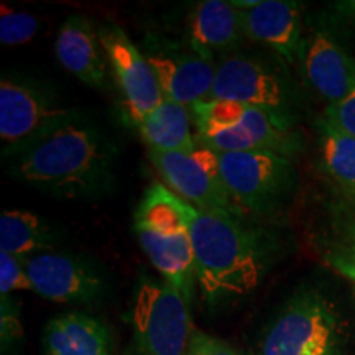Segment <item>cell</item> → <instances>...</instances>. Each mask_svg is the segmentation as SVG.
Here are the masks:
<instances>
[{
	"mask_svg": "<svg viewBox=\"0 0 355 355\" xmlns=\"http://www.w3.org/2000/svg\"><path fill=\"white\" fill-rule=\"evenodd\" d=\"M13 180L53 198L94 201L117 181L119 150L96 121L73 109L42 133L2 152Z\"/></svg>",
	"mask_w": 355,
	"mask_h": 355,
	"instance_id": "1",
	"label": "cell"
},
{
	"mask_svg": "<svg viewBox=\"0 0 355 355\" xmlns=\"http://www.w3.org/2000/svg\"><path fill=\"white\" fill-rule=\"evenodd\" d=\"M186 212L204 303L219 309L252 295L278 259L277 237L242 219L207 214L191 204Z\"/></svg>",
	"mask_w": 355,
	"mask_h": 355,
	"instance_id": "2",
	"label": "cell"
},
{
	"mask_svg": "<svg viewBox=\"0 0 355 355\" xmlns=\"http://www.w3.org/2000/svg\"><path fill=\"white\" fill-rule=\"evenodd\" d=\"M186 207L188 202L165 184L153 183L137 207L133 230L141 250L162 275V279L193 304L198 282Z\"/></svg>",
	"mask_w": 355,
	"mask_h": 355,
	"instance_id": "3",
	"label": "cell"
},
{
	"mask_svg": "<svg viewBox=\"0 0 355 355\" xmlns=\"http://www.w3.org/2000/svg\"><path fill=\"white\" fill-rule=\"evenodd\" d=\"M345 324L337 306L316 290L300 291L266 329L259 355H340Z\"/></svg>",
	"mask_w": 355,
	"mask_h": 355,
	"instance_id": "4",
	"label": "cell"
},
{
	"mask_svg": "<svg viewBox=\"0 0 355 355\" xmlns=\"http://www.w3.org/2000/svg\"><path fill=\"white\" fill-rule=\"evenodd\" d=\"M130 322L135 355H189L194 334L191 304L165 279H141Z\"/></svg>",
	"mask_w": 355,
	"mask_h": 355,
	"instance_id": "5",
	"label": "cell"
},
{
	"mask_svg": "<svg viewBox=\"0 0 355 355\" xmlns=\"http://www.w3.org/2000/svg\"><path fill=\"white\" fill-rule=\"evenodd\" d=\"M219 158L225 189L245 214L272 216L296 189L291 158L273 152L219 153Z\"/></svg>",
	"mask_w": 355,
	"mask_h": 355,
	"instance_id": "6",
	"label": "cell"
},
{
	"mask_svg": "<svg viewBox=\"0 0 355 355\" xmlns=\"http://www.w3.org/2000/svg\"><path fill=\"white\" fill-rule=\"evenodd\" d=\"M155 170L178 198L207 214L242 219L245 216L230 198L220 175L219 153L198 145L193 153L150 152Z\"/></svg>",
	"mask_w": 355,
	"mask_h": 355,
	"instance_id": "7",
	"label": "cell"
},
{
	"mask_svg": "<svg viewBox=\"0 0 355 355\" xmlns=\"http://www.w3.org/2000/svg\"><path fill=\"white\" fill-rule=\"evenodd\" d=\"M140 50L157 76L163 99L186 107L209 99L217 69L214 60L158 35H148Z\"/></svg>",
	"mask_w": 355,
	"mask_h": 355,
	"instance_id": "8",
	"label": "cell"
},
{
	"mask_svg": "<svg viewBox=\"0 0 355 355\" xmlns=\"http://www.w3.org/2000/svg\"><path fill=\"white\" fill-rule=\"evenodd\" d=\"M21 261L33 293L53 303L94 304L109 290L104 270L84 257L44 252Z\"/></svg>",
	"mask_w": 355,
	"mask_h": 355,
	"instance_id": "9",
	"label": "cell"
},
{
	"mask_svg": "<svg viewBox=\"0 0 355 355\" xmlns=\"http://www.w3.org/2000/svg\"><path fill=\"white\" fill-rule=\"evenodd\" d=\"M50 87L3 74L0 81V140L13 148L71 112Z\"/></svg>",
	"mask_w": 355,
	"mask_h": 355,
	"instance_id": "10",
	"label": "cell"
},
{
	"mask_svg": "<svg viewBox=\"0 0 355 355\" xmlns=\"http://www.w3.org/2000/svg\"><path fill=\"white\" fill-rule=\"evenodd\" d=\"M99 38L112 76L122 92L128 117L137 125L146 114L165 101L157 76L140 46H137L119 25L99 26Z\"/></svg>",
	"mask_w": 355,
	"mask_h": 355,
	"instance_id": "11",
	"label": "cell"
},
{
	"mask_svg": "<svg viewBox=\"0 0 355 355\" xmlns=\"http://www.w3.org/2000/svg\"><path fill=\"white\" fill-rule=\"evenodd\" d=\"M212 101H229L291 117L290 91L283 79L254 58L227 55L217 63Z\"/></svg>",
	"mask_w": 355,
	"mask_h": 355,
	"instance_id": "12",
	"label": "cell"
},
{
	"mask_svg": "<svg viewBox=\"0 0 355 355\" xmlns=\"http://www.w3.org/2000/svg\"><path fill=\"white\" fill-rule=\"evenodd\" d=\"M301 61L311 87L327 105L344 101L355 91V60L327 30H314L304 38Z\"/></svg>",
	"mask_w": 355,
	"mask_h": 355,
	"instance_id": "13",
	"label": "cell"
},
{
	"mask_svg": "<svg viewBox=\"0 0 355 355\" xmlns=\"http://www.w3.org/2000/svg\"><path fill=\"white\" fill-rule=\"evenodd\" d=\"M245 38L263 43L288 63L301 60L304 48L303 3L291 0H261L255 8L241 12Z\"/></svg>",
	"mask_w": 355,
	"mask_h": 355,
	"instance_id": "14",
	"label": "cell"
},
{
	"mask_svg": "<svg viewBox=\"0 0 355 355\" xmlns=\"http://www.w3.org/2000/svg\"><path fill=\"white\" fill-rule=\"evenodd\" d=\"M61 66L83 84L94 89L109 86L107 56L102 48L99 30L83 15H71L60 28L55 43Z\"/></svg>",
	"mask_w": 355,
	"mask_h": 355,
	"instance_id": "15",
	"label": "cell"
},
{
	"mask_svg": "<svg viewBox=\"0 0 355 355\" xmlns=\"http://www.w3.org/2000/svg\"><path fill=\"white\" fill-rule=\"evenodd\" d=\"M46 355H115L107 324L87 313H64L48 321L43 331Z\"/></svg>",
	"mask_w": 355,
	"mask_h": 355,
	"instance_id": "16",
	"label": "cell"
},
{
	"mask_svg": "<svg viewBox=\"0 0 355 355\" xmlns=\"http://www.w3.org/2000/svg\"><path fill=\"white\" fill-rule=\"evenodd\" d=\"M243 35L241 12L224 0L199 2L189 17V46L214 60L216 55L235 50Z\"/></svg>",
	"mask_w": 355,
	"mask_h": 355,
	"instance_id": "17",
	"label": "cell"
},
{
	"mask_svg": "<svg viewBox=\"0 0 355 355\" xmlns=\"http://www.w3.org/2000/svg\"><path fill=\"white\" fill-rule=\"evenodd\" d=\"M191 107L163 101L137 123L150 152L193 153L198 148Z\"/></svg>",
	"mask_w": 355,
	"mask_h": 355,
	"instance_id": "18",
	"label": "cell"
},
{
	"mask_svg": "<svg viewBox=\"0 0 355 355\" xmlns=\"http://www.w3.org/2000/svg\"><path fill=\"white\" fill-rule=\"evenodd\" d=\"M319 165L331 181L332 191L355 198V139L326 119L316 121Z\"/></svg>",
	"mask_w": 355,
	"mask_h": 355,
	"instance_id": "19",
	"label": "cell"
},
{
	"mask_svg": "<svg viewBox=\"0 0 355 355\" xmlns=\"http://www.w3.org/2000/svg\"><path fill=\"white\" fill-rule=\"evenodd\" d=\"M58 235L42 216L30 211H3L0 216V252L17 259L55 247Z\"/></svg>",
	"mask_w": 355,
	"mask_h": 355,
	"instance_id": "20",
	"label": "cell"
},
{
	"mask_svg": "<svg viewBox=\"0 0 355 355\" xmlns=\"http://www.w3.org/2000/svg\"><path fill=\"white\" fill-rule=\"evenodd\" d=\"M40 20L26 12H17L13 8L2 6L0 15V42L6 46L25 44L37 37Z\"/></svg>",
	"mask_w": 355,
	"mask_h": 355,
	"instance_id": "21",
	"label": "cell"
},
{
	"mask_svg": "<svg viewBox=\"0 0 355 355\" xmlns=\"http://www.w3.org/2000/svg\"><path fill=\"white\" fill-rule=\"evenodd\" d=\"M33 291L32 282L21 259L0 252V295L8 296L12 291Z\"/></svg>",
	"mask_w": 355,
	"mask_h": 355,
	"instance_id": "22",
	"label": "cell"
},
{
	"mask_svg": "<svg viewBox=\"0 0 355 355\" xmlns=\"http://www.w3.org/2000/svg\"><path fill=\"white\" fill-rule=\"evenodd\" d=\"M0 334H2V347H10L13 343L21 339L24 329H21L19 306L8 296H2L0 304Z\"/></svg>",
	"mask_w": 355,
	"mask_h": 355,
	"instance_id": "23",
	"label": "cell"
},
{
	"mask_svg": "<svg viewBox=\"0 0 355 355\" xmlns=\"http://www.w3.org/2000/svg\"><path fill=\"white\" fill-rule=\"evenodd\" d=\"M324 119L340 132L355 139V91L344 101L327 105Z\"/></svg>",
	"mask_w": 355,
	"mask_h": 355,
	"instance_id": "24",
	"label": "cell"
},
{
	"mask_svg": "<svg viewBox=\"0 0 355 355\" xmlns=\"http://www.w3.org/2000/svg\"><path fill=\"white\" fill-rule=\"evenodd\" d=\"M189 355H241L232 345L225 340L217 339V337L206 334V332L194 329L191 337Z\"/></svg>",
	"mask_w": 355,
	"mask_h": 355,
	"instance_id": "25",
	"label": "cell"
},
{
	"mask_svg": "<svg viewBox=\"0 0 355 355\" xmlns=\"http://www.w3.org/2000/svg\"><path fill=\"white\" fill-rule=\"evenodd\" d=\"M336 8L343 12L345 17L355 21V0H347V2H337Z\"/></svg>",
	"mask_w": 355,
	"mask_h": 355,
	"instance_id": "26",
	"label": "cell"
},
{
	"mask_svg": "<svg viewBox=\"0 0 355 355\" xmlns=\"http://www.w3.org/2000/svg\"><path fill=\"white\" fill-rule=\"evenodd\" d=\"M260 2L261 0H232V2H230V6H232L234 8H237L239 12H248L259 6Z\"/></svg>",
	"mask_w": 355,
	"mask_h": 355,
	"instance_id": "27",
	"label": "cell"
}]
</instances>
